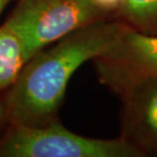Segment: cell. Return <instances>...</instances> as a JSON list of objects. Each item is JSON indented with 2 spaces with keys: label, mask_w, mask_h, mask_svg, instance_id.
Listing matches in <instances>:
<instances>
[{
  "label": "cell",
  "mask_w": 157,
  "mask_h": 157,
  "mask_svg": "<svg viewBox=\"0 0 157 157\" xmlns=\"http://www.w3.org/2000/svg\"><path fill=\"white\" fill-rule=\"evenodd\" d=\"M125 26L121 20L104 18L33 56L4 98L9 124L42 125L57 118L73 75L85 62L110 49Z\"/></svg>",
  "instance_id": "1"
},
{
  "label": "cell",
  "mask_w": 157,
  "mask_h": 157,
  "mask_svg": "<svg viewBox=\"0 0 157 157\" xmlns=\"http://www.w3.org/2000/svg\"><path fill=\"white\" fill-rule=\"evenodd\" d=\"M109 13L94 0H18L3 26L21 39L28 62L50 44Z\"/></svg>",
  "instance_id": "2"
},
{
  "label": "cell",
  "mask_w": 157,
  "mask_h": 157,
  "mask_svg": "<svg viewBox=\"0 0 157 157\" xmlns=\"http://www.w3.org/2000/svg\"><path fill=\"white\" fill-rule=\"evenodd\" d=\"M0 157H143L122 137L94 139L65 128L58 119L42 125L10 124L0 139Z\"/></svg>",
  "instance_id": "3"
},
{
  "label": "cell",
  "mask_w": 157,
  "mask_h": 157,
  "mask_svg": "<svg viewBox=\"0 0 157 157\" xmlns=\"http://www.w3.org/2000/svg\"><path fill=\"white\" fill-rule=\"evenodd\" d=\"M94 60L99 80L115 93L137 78L157 77V34L127 25L113 46Z\"/></svg>",
  "instance_id": "4"
},
{
  "label": "cell",
  "mask_w": 157,
  "mask_h": 157,
  "mask_svg": "<svg viewBox=\"0 0 157 157\" xmlns=\"http://www.w3.org/2000/svg\"><path fill=\"white\" fill-rule=\"evenodd\" d=\"M117 93L122 100L121 137L143 156H157V77L134 80Z\"/></svg>",
  "instance_id": "5"
},
{
  "label": "cell",
  "mask_w": 157,
  "mask_h": 157,
  "mask_svg": "<svg viewBox=\"0 0 157 157\" xmlns=\"http://www.w3.org/2000/svg\"><path fill=\"white\" fill-rule=\"evenodd\" d=\"M27 63L21 39L5 26L0 27V91L15 83Z\"/></svg>",
  "instance_id": "6"
},
{
  "label": "cell",
  "mask_w": 157,
  "mask_h": 157,
  "mask_svg": "<svg viewBox=\"0 0 157 157\" xmlns=\"http://www.w3.org/2000/svg\"><path fill=\"white\" fill-rule=\"evenodd\" d=\"M117 13L131 28L149 34L157 33V0H121Z\"/></svg>",
  "instance_id": "7"
},
{
  "label": "cell",
  "mask_w": 157,
  "mask_h": 157,
  "mask_svg": "<svg viewBox=\"0 0 157 157\" xmlns=\"http://www.w3.org/2000/svg\"><path fill=\"white\" fill-rule=\"evenodd\" d=\"M100 7L108 12H117L121 0H94Z\"/></svg>",
  "instance_id": "8"
},
{
  "label": "cell",
  "mask_w": 157,
  "mask_h": 157,
  "mask_svg": "<svg viewBox=\"0 0 157 157\" xmlns=\"http://www.w3.org/2000/svg\"><path fill=\"white\" fill-rule=\"evenodd\" d=\"M5 121H7V112H6V106L3 101H0V125Z\"/></svg>",
  "instance_id": "9"
},
{
  "label": "cell",
  "mask_w": 157,
  "mask_h": 157,
  "mask_svg": "<svg viewBox=\"0 0 157 157\" xmlns=\"http://www.w3.org/2000/svg\"><path fill=\"white\" fill-rule=\"evenodd\" d=\"M10 1H12V0H0V14H1L3 9L6 7V5H7Z\"/></svg>",
  "instance_id": "10"
}]
</instances>
